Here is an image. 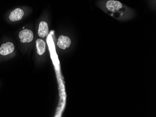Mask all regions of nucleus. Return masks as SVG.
<instances>
[{"instance_id":"obj_1","label":"nucleus","mask_w":156,"mask_h":117,"mask_svg":"<svg viewBox=\"0 0 156 117\" xmlns=\"http://www.w3.org/2000/svg\"><path fill=\"white\" fill-rule=\"evenodd\" d=\"M21 42L22 43H28L31 42L34 38L33 33L29 29H23L21 30L18 34Z\"/></svg>"},{"instance_id":"obj_2","label":"nucleus","mask_w":156,"mask_h":117,"mask_svg":"<svg viewBox=\"0 0 156 117\" xmlns=\"http://www.w3.org/2000/svg\"><path fill=\"white\" fill-rule=\"evenodd\" d=\"M15 50V46L12 43L8 42L3 43L0 47V55L1 56H8L12 54Z\"/></svg>"},{"instance_id":"obj_3","label":"nucleus","mask_w":156,"mask_h":117,"mask_svg":"<svg viewBox=\"0 0 156 117\" xmlns=\"http://www.w3.org/2000/svg\"><path fill=\"white\" fill-rule=\"evenodd\" d=\"M24 15V12L22 9L20 8H17L11 11L9 14V18L11 22L18 21L22 19Z\"/></svg>"},{"instance_id":"obj_4","label":"nucleus","mask_w":156,"mask_h":117,"mask_svg":"<svg viewBox=\"0 0 156 117\" xmlns=\"http://www.w3.org/2000/svg\"><path fill=\"white\" fill-rule=\"evenodd\" d=\"M71 44V41L68 36H60L58 41L57 45L61 49L65 50L69 48Z\"/></svg>"},{"instance_id":"obj_5","label":"nucleus","mask_w":156,"mask_h":117,"mask_svg":"<svg viewBox=\"0 0 156 117\" xmlns=\"http://www.w3.org/2000/svg\"><path fill=\"white\" fill-rule=\"evenodd\" d=\"M122 4L118 1L109 0L106 3V7L109 11L115 12L122 8Z\"/></svg>"},{"instance_id":"obj_6","label":"nucleus","mask_w":156,"mask_h":117,"mask_svg":"<svg viewBox=\"0 0 156 117\" xmlns=\"http://www.w3.org/2000/svg\"><path fill=\"white\" fill-rule=\"evenodd\" d=\"M49 28L48 24L45 22H41L39 23L38 28V35L40 37L44 38L48 35Z\"/></svg>"},{"instance_id":"obj_7","label":"nucleus","mask_w":156,"mask_h":117,"mask_svg":"<svg viewBox=\"0 0 156 117\" xmlns=\"http://www.w3.org/2000/svg\"><path fill=\"white\" fill-rule=\"evenodd\" d=\"M36 47L37 50V53L38 55L41 56L44 54L45 51V43L44 40L41 39L37 40Z\"/></svg>"}]
</instances>
